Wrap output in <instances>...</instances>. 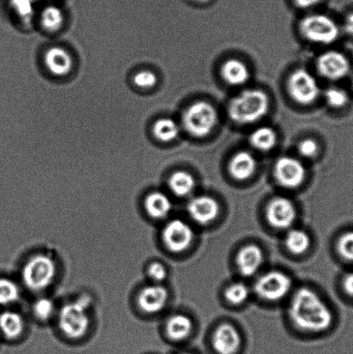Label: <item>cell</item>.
<instances>
[{
    "label": "cell",
    "instance_id": "6da1fadb",
    "mask_svg": "<svg viewBox=\"0 0 353 354\" xmlns=\"http://www.w3.org/2000/svg\"><path fill=\"white\" fill-rule=\"evenodd\" d=\"M290 315L297 327L309 332L327 330L333 324L330 308L320 296L309 289H300L294 296Z\"/></svg>",
    "mask_w": 353,
    "mask_h": 354
},
{
    "label": "cell",
    "instance_id": "7a4b0ae2",
    "mask_svg": "<svg viewBox=\"0 0 353 354\" xmlns=\"http://www.w3.org/2000/svg\"><path fill=\"white\" fill-rule=\"evenodd\" d=\"M269 110V99L260 89H247L231 100L230 118L235 123L249 124L258 122Z\"/></svg>",
    "mask_w": 353,
    "mask_h": 354
},
{
    "label": "cell",
    "instance_id": "3957f363",
    "mask_svg": "<svg viewBox=\"0 0 353 354\" xmlns=\"http://www.w3.org/2000/svg\"><path fill=\"white\" fill-rule=\"evenodd\" d=\"M88 305V298L83 297L62 307L59 314V327L67 337L79 339L88 332L90 321L86 308Z\"/></svg>",
    "mask_w": 353,
    "mask_h": 354
},
{
    "label": "cell",
    "instance_id": "277c9868",
    "mask_svg": "<svg viewBox=\"0 0 353 354\" xmlns=\"http://www.w3.org/2000/svg\"><path fill=\"white\" fill-rule=\"evenodd\" d=\"M183 126L189 133L196 138L207 137L216 128V110L211 104L198 102L192 104L183 113Z\"/></svg>",
    "mask_w": 353,
    "mask_h": 354
},
{
    "label": "cell",
    "instance_id": "5b68a950",
    "mask_svg": "<svg viewBox=\"0 0 353 354\" xmlns=\"http://www.w3.org/2000/svg\"><path fill=\"white\" fill-rule=\"evenodd\" d=\"M57 267L54 260L46 255L32 257L23 269V280L31 290H44L54 280Z\"/></svg>",
    "mask_w": 353,
    "mask_h": 354
},
{
    "label": "cell",
    "instance_id": "8992f818",
    "mask_svg": "<svg viewBox=\"0 0 353 354\" xmlns=\"http://www.w3.org/2000/svg\"><path fill=\"white\" fill-rule=\"evenodd\" d=\"M300 27L303 36L316 44H333L340 35V29L335 21L324 14H313L304 17Z\"/></svg>",
    "mask_w": 353,
    "mask_h": 354
},
{
    "label": "cell",
    "instance_id": "52a82bcc",
    "mask_svg": "<svg viewBox=\"0 0 353 354\" xmlns=\"http://www.w3.org/2000/svg\"><path fill=\"white\" fill-rule=\"evenodd\" d=\"M289 91L293 100L302 105H309L320 95V86L314 76L306 69H297L289 79Z\"/></svg>",
    "mask_w": 353,
    "mask_h": 354
},
{
    "label": "cell",
    "instance_id": "ba28073f",
    "mask_svg": "<svg viewBox=\"0 0 353 354\" xmlns=\"http://www.w3.org/2000/svg\"><path fill=\"white\" fill-rule=\"evenodd\" d=\"M292 287V280L286 274L273 270L264 274L255 284L256 292L269 301H278L285 297Z\"/></svg>",
    "mask_w": 353,
    "mask_h": 354
},
{
    "label": "cell",
    "instance_id": "9c48e42d",
    "mask_svg": "<svg viewBox=\"0 0 353 354\" xmlns=\"http://www.w3.org/2000/svg\"><path fill=\"white\" fill-rule=\"evenodd\" d=\"M166 246L173 252H182L191 245L193 232L189 224L182 220L169 221L162 231Z\"/></svg>",
    "mask_w": 353,
    "mask_h": 354
},
{
    "label": "cell",
    "instance_id": "30bf717a",
    "mask_svg": "<svg viewBox=\"0 0 353 354\" xmlns=\"http://www.w3.org/2000/svg\"><path fill=\"white\" fill-rule=\"evenodd\" d=\"M275 176L278 182L287 189H295L304 182L306 169L296 158L283 157L275 165Z\"/></svg>",
    "mask_w": 353,
    "mask_h": 354
},
{
    "label": "cell",
    "instance_id": "8fae6325",
    "mask_svg": "<svg viewBox=\"0 0 353 354\" xmlns=\"http://www.w3.org/2000/svg\"><path fill=\"white\" fill-rule=\"evenodd\" d=\"M317 68L323 77L338 81L349 74L351 66L348 59L341 52L328 51L318 59Z\"/></svg>",
    "mask_w": 353,
    "mask_h": 354
},
{
    "label": "cell",
    "instance_id": "7c38bea8",
    "mask_svg": "<svg viewBox=\"0 0 353 354\" xmlns=\"http://www.w3.org/2000/svg\"><path fill=\"white\" fill-rule=\"evenodd\" d=\"M266 214L272 227L285 229L295 221L296 209L292 201L285 197H276L269 203Z\"/></svg>",
    "mask_w": 353,
    "mask_h": 354
},
{
    "label": "cell",
    "instance_id": "4fadbf2b",
    "mask_svg": "<svg viewBox=\"0 0 353 354\" xmlns=\"http://www.w3.org/2000/svg\"><path fill=\"white\" fill-rule=\"evenodd\" d=\"M190 217L197 223L206 225L216 220L220 213V205L207 196L193 197L188 204Z\"/></svg>",
    "mask_w": 353,
    "mask_h": 354
},
{
    "label": "cell",
    "instance_id": "5bb4252c",
    "mask_svg": "<svg viewBox=\"0 0 353 354\" xmlns=\"http://www.w3.org/2000/svg\"><path fill=\"white\" fill-rule=\"evenodd\" d=\"M241 342L240 333L230 324L220 325L213 335V346L218 354H236Z\"/></svg>",
    "mask_w": 353,
    "mask_h": 354
},
{
    "label": "cell",
    "instance_id": "9a60e30c",
    "mask_svg": "<svg viewBox=\"0 0 353 354\" xmlns=\"http://www.w3.org/2000/svg\"><path fill=\"white\" fill-rule=\"evenodd\" d=\"M44 64L52 75L62 77L70 74L74 68V59L65 48L52 47L44 55Z\"/></svg>",
    "mask_w": 353,
    "mask_h": 354
},
{
    "label": "cell",
    "instance_id": "2e32d148",
    "mask_svg": "<svg viewBox=\"0 0 353 354\" xmlns=\"http://www.w3.org/2000/svg\"><path fill=\"white\" fill-rule=\"evenodd\" d=\"M168 290L161 286L144 288L138 296V305L146 313H157L164 308L168 301Z\"/></svg>",
    "mask_w": 353,
    "mask_h": 354
},
{
    "label": "cell",
    "instance_id": "e0dca14e",
    "mask_svg": "<svg viewBox=\"0 0 353 354\" xmlns=\"http://www.w3.org/2000/svg\"><path fill=\"white\" fill-rule=\"evenodd\" d=\"M264 260L262 250L255 245L245 246L237 257V265L242 275L251 277L258 272Z\"/></svg>",
    "mask_w": 353,
    "mask_h": 354
},
{
    "label": "cell",
    "instance_id": "ac0fdd59",
    "mask_svg": "<svg viewBox=\"0 0 353 354\" xmlns=\"http://www.w3.org/2000/svg\"><path fill=\"white\" fill-rule=\"evenodd\" d=\"M257 169V161L254 155L248 151H240L231 158L229 171L233 178L244 180L254 174Z\"/></svg>",
    "mask_w": 353,
    "mask_h": 354
},
{
    "label": "cell",
    "instance_id": "d6986e66",
    "mask_svg": "<svg viewBox=\"0 0 353 354\" xmlns=\"http://www.w3.org/2000/svg\"><path fill=\"white\" fill-rule=\"evenodd\" d=\"M221 74L225 81L231 86L244 85L250 78L247 66L237 59H230L225 62Z\"/></svg>",
    "mask_w": 353,
    "mask_h": 354
},
{
    "label": "cell",
    "instance_id": "ffe728a7",
    "mask_svg": "<svg viewBox=\"0 0 353 354\" xmlns=\"http://www.w3.org/2000/svg\"><path fill=\"white\" fill-rule=\"evenodd\" d=\"M144 206L147 213L154 218H165L172 209L171 201L165 194L161 192L149 194L145 199Z\"/></svg>",
    "mask_w": 353,
    "mask_h": 354
},
{
    "label": "cell",
    "instance_id": "44dd1931",
    "mask_svg": "<svg viewBox=\"0 0 353 354\" xmlns=\"http://www.w3.org/2000/svg\"><path fill=\"white\" fill-rule=\"evenodd\" d=\"M193 330L191 319L184 315H175L169 319L166 331L172 341L181 342L188 338Z\"/></svg>",
    "mask_w": 353,
    "mask_h": 354
},
{
    "label": "cell",
    "instance_id": "7402d4cb",
    "mask_svg": "<svg viewBox=\"0 0 353 354\" xmlns=\"http://www.w3.org/2000/svg\"><path fill=\"white\" fill-rule=\"evenodd\" d=\"M23 328V319L16 312L6 311L0 315V330L6 338L13 339L19 337Z\"/></svg>",
    "mask_w": 353,
    "mask_h": 354
},
{
    "label": "cell",
    "instance_id": "603a6c76",
    "mask_svg": "<svg viewBox=\"0 0 353 354\" xmlns=\"http://www.w3.org/2000/svg\"><path fill=\"white\" fill-rule=\"evenodd\" d=\"M169 186L175 196L184 197L195 189V180L189 172L176 171L169 177Z\"/></svg>",
    "mask_w": 353,
    "mask_h": 354
},
{
    "label": "cell",
    "instance_id": "cb8c5ba5",
    "mask_svg": "<svg viewBox=\"0 0 353 354\" xmlns=\"http://www.w3.org/2000/svg\"><path fill=\"white\" fill-rule=\"evenodd\" d=\"M250 142L252 147L258 150L269 151L276 147L278 135L271 127H259L251 133Z\"/></svg>",
    "mask_w": 353,
    "mask_h": 354
},
{
    "label": "cell",
    "instance_id": "d4e9b609",
    "mask_svg": "<svg viewBox=\"0 0 353 354\" xmlns=\"http://www.w3.org/2000/svg\"><path fill=\"white\" fill-rule=\"evenodd\" d=\"M152 131L158 140L169 143L178 137L180 128L178 124L171 118H162L155 121Z\"/></svg>",
    "mask_w": 353,
    "mask_h": 354
},
{
    "label": "cell",
    "instance_id": "484cf974",
    "mask_svg": "<svg viewBox=\"0 0 353 354\" xmlns=\"http://www.w3.org/2000/svg\"><path fill=\"white\" fill-rule=\"evenodd\" d=\"M310 244L309 234L303 230H300V229L290 230L286 236L285 245L287 248L294 254L300 255L306 252L307 249L309 248Z\"/></svg>",
    "mask_w": 353,
    "mask_h": 354
},
{
    "label": "cell",
    "instance_id": "4316f807",
    "mask_svg": "<svg viewBox=\"0 0 353 354\" xmlns=\"http://www.w3.org/2000/svg\"><path fill=\"white\" fill-rule=\"evenodd\" d=\"M64 16L61 10L55 6L45 7L41 13V24L50 32H57L64 26Z\"/></svg>",
    "mask_w": 353,
    "mask_h": 354
},
{
    "label": "cell",
    "instance_id": "83f0119b",
    "mask_svg": "<svg viewBox=\"0 0 353 354\" xmlns=\"http://www.w3.org/2000/svg\"><path fill=\"white\" fill-rule=\"evenodd\" d=\"M20 290L13 281L0 279V305H8L19 300Z\"/></svg>",
    "mask_w": 353,
    "mask_h": 354
},
{
    "label": "cell",
    "instance_id": "f1b7e54d",
    "mask_svg": "<svg viewBox=\"0 0 353 354\" xmlns=\"http://www.w3.org/2000/svg\"><path fill=\"white\" fill-rule=\"evenodd\" d=\"M248 287L244 283H235L228 288L226 291V297L228 301L233 304L245 303L249 297Z\"/></svg>",
    "mask_w": 353,
    "mask_h": 354
},
{
    "label": "cell",
    "instance_id": "f546056e",
    "mask_svg": "<svg viewBox=\"0 0 353 354\" xmlns=\"http://www.w3.org/2000/svg\"><path fill=\"white\" fill-rule=\"evenodd\" d=\"M325 97L328 105L334 109H341L347 105L349 100L347 93L338 88H328L325 93Z\"/></svg>",
    "mask_w": 353,
    "mask_h": 354
},
{
    "label": "cell",
    "instance_id": "4dcf8cb0",
    "mask_svg": "<svg viewBox=\"0 0 353 354\" xmlns=\"http://www.w3.org/2000/svg\"><path fill=\"white\" fill-rule=\"evenodd\" d=\"M158 75L153 71H141L137 72L133 77L134 85L140 89H151L157 86Z\"/></svg>",
    "mask_w": 353,
    "mask_h": 354
},
{
    "label": "cell",
    "instance_id": "1f68e13d",
    "mask_svg": "<svg viewBox=\"0 0 353 354\" xmlns=\"http://www.w3.org/2000/svg\"><path fill=\"white\" fill-rule=\"evenodd\" d=\"M337 248L342 258L353 263V231L345 232L341 236Z\"/></svg>",
    "mask_w": 353,
    "mask_h": 354
},
{
    "label": "cell",
    "instance_id": "d6a6232c",
    "mask_svg": "<svg viewBox=\"0 0 353 354\" xmlns=\"http://www.w3.org/2000/svg\"><path fill=\"white\" fill-rule=\"evenodd\" d=\"M35 315L40 320H48L52 317L55 311V305L48 298H41L35 303L33 306Z\"/></svg>",
    "mask_w": 353,
    "mask_h": 354
},
{
    "label": "cell",
    "instance_id": "836d02e7",
    "mask_svg": "<svg viewBox=\"0 0 353 354\" xmlns=\"http://www.w3.org/2000/svg\"><path fill=\"white\" fill-rule=\"evenodd\" d=\"M148 274L155 282L161 283L167 277V270L162 263L154 262L151 263L148 268Z\"/></svg>",
    "mask_w": 353,
    "mask_h": 354
},
{
    "label": "cell",
    "instance_id": "e575fe53",
    "mask_svg": "<svg viewBox=\"0 0 353 354\" xmlns=\"http://www.w3.org/2000/svg\"><path fill=\"white\" fill-rule=\"evenodd\" d=\"M300 154L305 158H314L318 152V145L316 141L307 138L299 144Z\"/></svg>",
    "mask_w": 353,
    "mask_h": 354
},
{
    "label": "cell",
    "instance_id": "d590c367",
    "mask_svg": "<svg viewBox=\"0 0 353 354\" xmlns=\"http://www.w3.org/2000/svg\"><path fill=\"white\" fill-rule=\"evenodd\" d=\"M35 2H36V0H10L12 8L17 13L23 14V15H28L30 13Z\"/></svg>",
    "mask_w": 353,
    "mask_h": 354
},
{
    "label": "cell",
    "instance_id": "8d00e7d4",
    "mask_svg": "<svg viewBox=\"0 0 353 354\" xmlns=\"http://www.w3.org/2000/svg\"><path fill=\"white\" fill-rule=\"evenodd\" d=\"M343 287L345 292L353 297V272L347 274L343 280Z\"/></svg>",
    "mask_w": 353,
    "mask_h": 354
},
{
    "label": "cell",
    "instance_id": "74e56055",
    "mask_svg": "<svg viewBox=\"0 0 353 354\" xmlns=\"http://www.w3.org/2000/svg\"><path fill=\"white\" fill-rule=\"evenodd\" d=\"M294 1H295L296 5L300 7V8L306 9L317 5L321 0H294Z\"/></svg>",
    "mask_w": 353,
    "mask_h": 354
},
{
    "label": "cell",
    "instance_id": "f35d334b",
    "mask_svg": "<svg viewBox=\"0 0 353 354\" xmlns=\"http://www.w3.org/2000/svg\"><path fill=\"white\" fill-rule=\"evenodd\" d=\"M344 29L348 34L353 35V12L349 14L345 19Z\"/></svg>",
    "mask_w": 353,
    "mask_h": 354
},
{
    "label": "cell",
    "instance_id": "ab89813d",
    "mask_svg": "<svg viewBox=\"0 0 353 354\" xmlns=\"http://www.w3.org/2000/svg\"><path fill=\"white\" fill-rule=\"evenodd\" d=\"M192 1L196 2V3H207V2H209V0H192Z\"/></svg>",
    "mask_w": 353,
    "mask_h": 354
},
{
    "label": "cell",
    "instance_id": "60d3db41",
    "mask_svg": "<svg viewBox=\"0 0 353 354\" xmlns=\"http://www.w3.org/2000/svg\"><path fill=\"white\" fill-rule=\"evenodd\" d=\"M181 354H193V353H181Z\"/></svg>",
    "mask_w": 353,
    "mask_h": 354
},
{
    "label": "cell",
    "instance_id": "b9f144b4",
    "mask_svg": "<svg viewBox=\"0 0 353 354\" xmlns=\"http://www.w3.org/2000/svg\"><path fill=\"white\" fill-rule=\"evenodd\" d=\"M352 88H353V76H352Z\"/></svg>",
    "mask_w": 353,
    "mask_h": 354
}]
</instances>
